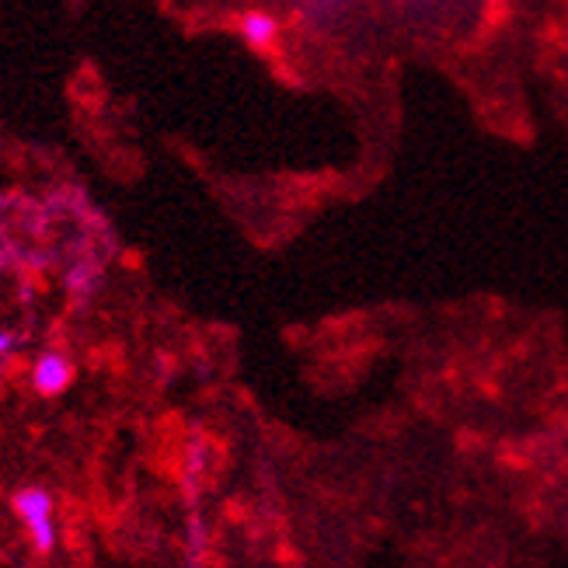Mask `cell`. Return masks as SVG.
Instances as JSON below:
<instances>
[{"instance_id":"1","label":"cell","mask_w":568,"mask_h":568,"mask_svg":"<svg viewBox=\"0 0 568 568\" xmlns=\"http://www.w3.org/2000/svg\"><path fill=\"white\" fill-rule=\"evenodd\" d=\"M14 513L18 520L24 527V534H29L32 548L39 555H53L57 548V503L53 496L42 488V485H24L14 491Z\"/></svg>"},{"instance_id":"3","label":"cell","mask_w":568,"mask_h":568,"mask_svg":"<svg viewBox=\"0 0 568 568\" xmlns=\"http://www.w3.org/2000/svg\"><path fill=\"white\" fill-rule=\"evenodd\" d=\"M237 36L244 39V45H252V49H258V53H265V49H273L276 39H280V21H276V14H268L262 8L244 11L237 18Z\"/></svg>"},{"instance_id":"4","label":"cell","mask_w":568,"mask_h":568,"mask_svg":"<svg viewBox=\"0 0 568 568\" xmlns=\"http://www.w3.org/2000/svg\"><path fill=\"white\" fill-rule=\"evenodd\" d=\"M98 280H102V273H98V265H94V258H84V262H78L67 273V286H70V293H84V296H91L94 290H98Z\"/></svg>"},{"instance_id":"5","label":"cell","mask_w":568,"mask_h":568,"mask_svg":"<svg viewBox=\"0 0 568 568\" xmlns=\"http://www.w3.org/2000/svg\"><path fill=\"white\" fill-rule=\"evenodd\" d=\"M18 345H21V335L11 332V328H0V363H4L8 356L18 353Z\"/></svg>"},{"instance_id":"2","label":"cell","mask_w":568,"mask_h":568,"mask_svg":"<svg viewBox=\"0 0 568 568\" xmlns=\"http://www.w3.org/2000/svg\"><path fill=\"white\" fill-rule=\"evenodd\" d=\"M29 381L42 398H60V394L73 384V363L60 349H45L36 356V363L29 369Z\"/></svg>"}]
</instances>
